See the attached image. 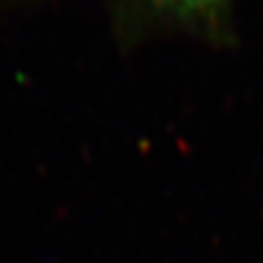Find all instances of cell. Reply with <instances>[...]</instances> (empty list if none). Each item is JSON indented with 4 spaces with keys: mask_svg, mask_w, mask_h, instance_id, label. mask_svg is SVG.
Masks as SVG:
<instances>
[{
    "mask_svg": "<svg viewBox=\"0 0 263 263\" xmlns=\"http://www.w3.org/2000/svg\"><path fill=\"white\" fill-rule=\"evenodd\" d=\"M229 2L230 0H146V4L163 15L197 24L218 21V16L223 15Z\"/></svg>",
    "mask_w": 263,
    "mask_h": 263,
    "instance_id": "obj_1",
    "label": "cell"
}]
</instances>
